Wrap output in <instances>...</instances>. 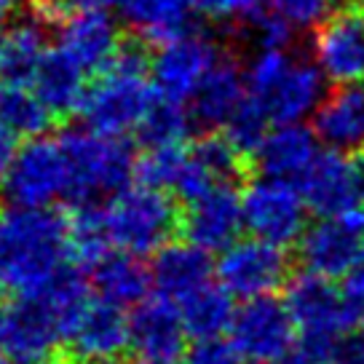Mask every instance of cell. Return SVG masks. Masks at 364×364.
Segmentation results:
<instances>
[{"label": "cell", "instance_id": "obj_3", "mask_svg": "<svg viewBox=\"0 0 364 364\" xmlns=\"http://www.w3.org/2000/svg\"><path fill=\"white\" fill-rule=\"evenodd\" d=\"M70 166L73 204H97L102 196L121 193L136 174L132 148L121 136H107L91 129H68L59 134Z\"/></svg>", "mask_w": 364, "mask_h": 364}, {"label": "cell", "instance_id": "obj_52", "mask_svg": "<svg viewBox=\"0 0 364 364\" xmlns=\"http://www.w3.org/2000/svg\"><path fill=\"white\" fill-rule=\"evenodd\" d=\"M35 3H46V0H35Z\"/></svg>", "mask_w": 364, "mask_h": 364}, {"label": "cell", "instance_id": "obj_9", "mask_svg": "<svg viewBox=\"0 0 364 364\" xmlns=\"http://www.w3.org/2000/svg\"><path fill=\"white\" fill-rule=\"evenodd\" d=\"M217 276L220 284L241 300L273 295L279 287L289 282V255L284 247L260 239L236 241L230 250L220 255Z\"/></svg>", "mask_w": 364, "mask_h": 364}, {"label": "cell", "instance_id": "obj_29", "mask_svg": "<svg viewBox=\"0 0 364 364\" xmlns=\"http://www.w3.org/2000/svg\"><path fill=\"white\" fill-rule=\"evenodd\" d=\"M70 228V257L78 268H97L107 257V247L113 244L105 223V209L97 204H78L73 217L68 220Z\"/></svg>", "mask_w": 364, "mask_h": 364}, {"label": "cell", "instance_id": "obj_25", "mask_svg": "<svg viewBox=\"0 0 364 364\" xmlns=\"http://www.w3.org/2000/svg\"><path fill=\"white\" fill-rule=\"evenodd\" d=\"M83 75L86 73L62 48H54V51L46 54V59L41 62L38 73H35V94L48 107V113L57 115V118L78 113L80 105H83V97L89 91L83 86Z\"/></svg>", "mask_w": 364, "mask_h": 364}, {"label": "cell", "instance_id": "obj_51", "mask_svg": "<svg viewBox=\"0 0 364 364\" xmlns=\"http://www.w3.org/2000/svg\"><path fill=\"white\" fill-rule=\"evenodd\" d=\"M330 3H346V0H330Z\"/></svg>", "mask_w": 364, "mask_h": 364}, {"label": "cell", "instance_id": "obj_46", "mask_svg": "<svg viewBox=\"0 0 364 364\" xmlns=\"http://www.w3.org/2000/svg\"><path fill=\"white\" fill-rule=\"evenodd\" d=\"M6 38H9V33L3 30V19H0V54H3V46H6Z\"/></svg>", "mask_w": 364, "mask_h": 364}, {"label": "cell", "instance_id": "obj_27", "mask_svg": "<svg viewBox=\"0 0 364 364\" xmlns=\"http://www.w3.org/2000/svg\"><path fill=\"white\" fill-rule=\"evenodd\" d=\"M150 282H153L150 271L134 255H107L91 276V284L100 300L118 308L134 306V303L139 306L148 295Z\"/></svg>", "mask_w": 364, "mask_h": 364}, {"label": "cell", "instance_id": "obj_15", "mask_svg": "<svg viewBox=\"0 0 364 364\" xmlns=\"http://www.w3.org/2000/svg\"><path fill=\"white\" fill-rule=\"evenodd\" d=\"M182 233L204 252L230 250L244 228V209L236 188H215L212 193L188 204L182 215Z\"/></svg>", "mask_w": 364, "mask_h": 364}, {"label": "cell", "instance_id": "obj_41", "mask_svg": "<svg viewBox=\"0 0 364 364\" xmlns=\"http://www.w3.org/2000/svg\"><path fill=\"white\" fill-rule=\"evenodd\" d=\"M16 139H14V134L6 129V126H0V182L6 180V174H9V169H11L14 159H16Z\"/></svg>", "mask_w": 364, "mask_h": 364}, {"label": "cell", "instance_id": "obj_22", "mask_svg": "<svg viewBox=\"0 0 364 364\" xmlns=\"http://www.w3.org/2000/svg\"><path fill=\"white\" fill-rule=\"evenodd\" d=\"M153 284L161 297L180 306L182 300L196 295L198 289L212 284V260L209 252H204L196 244H166L161 252H156V260L150 268Z\"/></svg>", "mask_w": 364, "mask_h": 364}, {"label": "cell", "instance_id": "obj_4", "mask_svg": "<svg viewBox=\"0 0 364 364\" xmlns=\"http://www.w3.org/2000/svg\"><path fill=\"white\" fill-rule=\"evenodd\" d=\"M105 223L115 247L126 255H153L166 247L182 217L169 196L159 188H124L105 206Z\"/></svg>", "mask_w": 364, "mask_h": 364}, {"label": "cell", "instance_id": "obj_11", "mask_svg": "<svg viewBox=\"0 0 364 364\" xmlns=\"http://www.w3.org/2000/svg\"><path fill=\"white\" fill-rule=\"evenodd\" d=\"M314 62L335 86L364 83V9L343 6L314 30Z\"/></svg>", "mask_w": 364, "mask_h": 364}, {"label": "cell", "instance_id": "obj_8", "mask_svg": "<svg viewBox=\"0 0 364 364\" xmlns=\"http://www.w3.org/2000/svg\"><path fill=\"white\" fill-rule=\"evenodd\" d=\"M250 97L279 124H303L314 118L318 105L327 97V78L314 59L289 57L262 86L250 91Z\"/></svg>", "mask_w": 364, "mask_h": 364}, {"label": "cell", "instance_id": "obj_33", "mask_svg": "<svg viewBox=\"0 0 364 364\" xmlns=\"http://www.w3.org/2000/svg\"><path fill=\"white\" fill-rule=\"evenodd\" d=\"M185 164H188V150L182 148L148 150L142 159L136 161L139 185L159 188V191H174L182 171H185Z\"/></svg>", "mask_w": 364, "mask_h": 364}, {"label": "cell", "instance_id": "obj_37", "mask_svg": "<svg viewBox=\"0 0 364 364\" xmlns=\"http://www.w3.org/2000/svg\"><path fill=\"white\" fill-rule=\"evenodd\" d=\"M182 364H239V353L230 343L220 341H196L191 351L185 353Z\"/></svg>", "mask_w": 364, "mask_h": 364}, {"label": "cell", "instance_id": "obj_42", "mask_svg": "<svg viewBox=\"0 0 364 364\" xmlns=\"http://www.w3.org/2000/svg\"><path fill=\"white\" fill-rule=\"evenodd\" d=\"M348 161H351L353 191H356L359 206H364V150H362V153H353V156H348Z\"/></svg>", "mask_w": 364, "mask_h": 364}, {"label": "cell", "instance_id": "obj_23", "mask_svg": "<svg viewBox=\"0 0 364 364\" xmlns=\"http://www.w3.org/2000/svg\"><path fill=\"white\" fill-rule=\"evenodd\" d=\"M247 100V75L233 59H223L191 100V115L201 129H225Z\"/></svg>", "mask_w": 364, "mask_h": 364}, {"label": "cell", "instance_id": "obj_26", "mask_svg": "<svg viewBox=\"0 0 364 364\" xmlns=\"http://www.w3.org/2000/svg\"><path fill=\"white\" fill-rule=\"evenodd\" d=\"M46 19L38 11L24 16L9 30L0 54V80L27 86L46 59Z\"/></svg>", "mask_w": 364, "mask_h": 364}, {"label": "cell", "instance_id": "obj_40", "mask_svg": "<svg viewBox=\"0 0 364 364\" xmlns=\"http://www.w3.org/2000/svg\"><path fill=\"white\" fill-rule=\"evenodd\" d=\"M51 3L62 16V11H107L110 6H118L121 0H51Z\"/></svg>", "mask_w": 364, "mask_h": 364}, {"label": "cell", "instance_id": "obj_47", "mask_svg": "<svg viewBox=\"0 0 364 364\" xmlns=\"http://www.w3.org/2000/svg\"><path fill=\"white\" fill-rule=\"evenodd\" d=\"M136 364H174V362H166V359H139Z\"/></svg>", "mask_w": 364, "mask_h": 364}, {"label": "cell", "instance_id": "obj_53", "mask_svg": "<svg viewBox=\"0 0 364 364\" xmlns=\"http://www.w3.org/2000/svg\"><path fill=\"white\" fill-rule=\"evenodd\" d=\"M247 364H252V362H247Z\"/></svg>", "mask_w": 364, "mask_h": 364}, {"label": "cell", "instance_id": "obj_18", "mask_svg": "<svg viewBox=\"0 0 364 364\" xmlns=\"http://www.w3.org/2000/svg\"><path fill=\"white\" fill-rule=\"evenodd\" d=\"M73 364H94L118 359L126 346H132V321L124 308L97 300L80 316L75 332L70 335Z\"/></svg>", "mask_w": 364, "mask_h": 364}, {"label": "cell", "instance_id": "obj_16", "mask_svg": "<svg viewBox=\"0 0 364 364\" xmlns=\"http://www.w3.org/2000/svg\"><path fill=\"white\" fill-rule=\"evenodd\" d=\"M316 132L306 124H279L268 132L257 153L252 156V164L260 177L289 185H300L308 169L314 166L318 148Z\"/></svg>", "mask_w": 364, "mask_h": 364}, {"label": "cell", "instance_id": "obj_36", "mask_svg": "<svg viewBox=\"0 0 364 364\" xmlns=\"http://www.w3.org/2000/svg\"><path fill=\"white\" fill-rule=\"evenodd\" d=\"M193 11L204 14L209 19H223V22H250L255 14L265 9V0H188Z\"/></svg>", "mask_w": 364, "mask_h": 364}, {"label": "cell", "instance_id": "obj_6", "mask_svg": "<svg viewBox=\"0 0 364 364\" xmlns=\"http://www.w3.org/2000/svg\"><path fill=\"white\" fill-rule=\"evenodd\" d=\"M230 346L252 364H279L295 353L297 324L282 297L265 295L244 300L230 324Z\"/></svg>", "mask_w": 364, "mask_h": 364}, {"label": "cell", "instance_id": "obj_44", "mask_svg": "<svg viewBox=\"0 0 364 364\" xmlns=\"http://www.w3.org/2000/svg\"><path fill=\"white\" fill-rule=\"evenodd\" d=\"M279 364H311V362H308V359H306V356H303V353H292V356H287V359H284V362H279Z\"/></svg>", "mask_w": 364, "mask_h": 364}, {"label": "cell", "instance_id": "obj_32", "mask_svg": "<svg viewBox=\"0 0 364 364\" xmlns=\"http://www.w3.org/2000/svg\"><path fill=\"white\" fill-rule=\"evenodd\" d=\"M191 156L217 188H236L244 177V156L230 145L228 136L206 134L191 148Z\"/></svg>", "mask_w": 364, "mask_h": 364}, {"label": "cell", "instance_id": "obj_21", "mask_svg": "<svg viewBox=\"0 0 364 364\" xmlns=\"http://www.w3.org/2000/svg\"><path fill=\"white\" fill-rule=\"evenodd\" d=\"M132 346L142 359H166L171 362L185 343V321L180 306L166 297H148L132 314Z\"/></svg>", "mask_w": 364, "mask_h": 364}, {"label": "cell", "instance_id": "obj_28", "mask_svg": "<svg viewBox=\"0 0 364 364\" xmlns=\"http://www.w3.org/2000/svg\"><path fill=\"white\" fill-rule=\"evenodd\" d=\"M180 314L185 330L196 341H215L225 330H230L236 306L233 295L223 284H206L196 295L180 303Z\"/></svg>", "mask_w": 364, "mask_h": 364}, {"label": "cell", "instance_id": "obj_10", "mask_svg": "<svg viewBox=\"0 0 364 364\" xmlns=\"http://www.w3.org/2000/svg\"><path fill=\"white\" fill-rule=\"evenodd\" d=\"M223 62V51L215 38L204 33H188L161 46L153 59V86L156 94L171 102H188L201 89L206 75Z\"/></svg>", "mask_w": 364, "mask_h": 364}, {"label": "cell", "instance_id": "obj_14", "mask_svg": "<svg viewBox=\"0 0 364 364\" xmlns=\"http://www.w3.org/2000/svg\"><path fill=\"white\" fill-rule=\"evenodd\" d=\"M65 338L54 314L38 295L0 297V353L9 359L51 356Z\"/></svg>", "mask_w": 364, "mask_h": 364}, {"label": "cell", "instance_id": "obj_31", "mask_svg": "<svg viewBox=\"0 0 364 364\" xmlns=\"http://www.w3.org/2000/svg\"><path fill=\"white\" fill-rule=\"evenodd\" d=\"M193 124V115L191 110L182 107V102H171V100L159 97L145 115V121L139 124V139L148 150L182 148Z\"/></svg>", "mask_w": 364, "mask_h": 364}, {"label": "cell", "instance_id": "obj_5", "mask_svg": "<svg viewBox=\"0 0 364 364\" xmlns=\"http://www.w3.org/2000/svg\"><path fill=\"white\" fill-rule=\"evenodd\" d=\"M0 193L19 209H48L54 201L70 196V166L65 148L57 139L35 136L19 148Z\"/></svg>", "mask_w": 364, "mask_h": 364}, {"label": "cell", "instance_id": "obj_2", "mask_svg": "<svg viewBox=\"0 0 364 364\" xmlns=\"http://www.w3.org/2000/svg\"><path fill=\"white\" fill-rule=\"evenodd\" d=\"M156 100L153 59L139 41H129L121 43L110 65L100 73V80L86 91L78 113L91 132L124 136L139 129Z\"/></svg>", "mask_w": 364, "mask_h": 364}, {"label": "cell", "instance_id": "obj_17", "mask_svg": "<svg viewBox=\"0 0 364 364\" xmlns=\"http://www.w3.org/2000/svg\"><path fill=\"white\" fill-rule=\"evenodd\" d=\"M311 129L327 150L353 156L364 150V83L335 86L311 118Z\"/></svg>", "mask_w": 364, "mask_h": 364}, {"label": "cell", "instance_id": "obj_20", "mask_svg": "<svg viewBox=\"0 0 364 364\" xmlns=\"http://www.w3.org/2000/svg\"><path fill=\"white\" fill-rule=\"evenodd\" d=\"M59 48L68 54L83 73H102L115 51L121 48L118 27L107 11L73 14L59 27Z\"/></svg>", "mask_w": 364, "mask_h": 364}, {"label": "cell", "instance_id": "obj_48", "mask_svg": "<svg viewBox=\"0 0 364 364\" xmlns=\"http://www.w3.org/2000/svg\"><path fill=\"white\" fill-rule=\"evenodd\" d=\"M94 364H121V359H107V362H94Z\"/></svg>", "mask_w": 364, "mask_h": 364}, {"label": "cell", "instance_id": "obj_43", "mask_svg": "<svg viewBox=\"0 0 364 364\" xmlns=\"http://www.w3.org/2000/svg\"><path fill=\"white\" fill-rule=\"evenodd\" d=\"M6 364H65L57 356H33V359H9Z\"/></svg>", "mask_w": 364, "mask_h": 364}, {"label": "cell", "instance_id": "obj_7", "mask_svg": "<svg viewBox=\"0 0 364 364\" xmlns=\"http://www.w3.org/2000/svg\"><path fill=\"white\" fill-rule=\"evenodd\" d=\"M244 228L252 239L268 241L276 247L297 244L308 228V204L300 188L289 182L257 177L241 196Z\"/></svg>", "mask_w": 364, "mask_h": 364}, {"label": "cell", "instance_id": "obj_35", "mask_svg": "<svg viewBox=\"0 0 364 364\" xmlns=\"http://www.w3.org/2000/svg\"><path fill=\"white\" fill-rule=\"evenodd\" d=\"M273 14H279L292 30H316L330 16V0H265Z\"/></svg>", "mask_w": 364, "mask_h": 364}, {"label": "cell", "instance_id": "obj_19", "mask_svg": "<svg viewBox=\"0 0 364 364\" xmlns=\"http://www.w3.org/2000/svg\"><path fill=\"white\" fill-rule=\"evenodd\" d=\"M297 188L308 209L318 217H343L362 209L353 191L351 161L335 150H321Z\"/></svg>", "mask_w": 364, "mask_h": 364}, {"label": "cell", "instance_id": "obj_13", "mask_svg": "<svg viewBox=\"0 0 364 364\" xmlns=\"http://www.w3.org/2000/svg\"><path fill=\"white\" fill-rule=\"evenodd\" d=\"M364 250L362 212L356 209L343 217H318L297 241V257L303 271L324 279H343L353 268Z\"/></svg>", "mask_w": 364, "mask_h": 364}, {"label": "cell", "instance_id": "obj_34", "mask_svg": "<svg viewBox=\"0 0 364 364\" xmlns=\"http://www.w3.org/2000/svg\"><path fill=\"white\" fill-rule=\"evenodd\" d=\"M268 113L262 110L255 100H247V102L239 107V113L230 118V124L225 126V136L230 139V145L239 150L244 159H250L257 153V148L262 145V139L268 136Z\"/></svg>", "mask_w": 364, "mask_h": 364}, {"label": "cell", "instance_id": "obj_12", "mask_svg": "<svg viewBox=\"0 0 364 364\" xmlns=\"http://www.w3.org/2000/svg\"><path fill=\"white\" fill-rule=\"evenodd\" d=\"M284 303L295 318L297 332L306 338H338L343 332H351L356 324L341 287L311 271L289 276L284 284Z\"/></svg>", "mask_w": 364, "mask_h": 364}, {"label": "cell", "instance_id": "obj_30", "mask_svg": "<svg viewBox=\"0 0 364 364\" xmlns=\"http://www.w3.org/2000/svg\"><path fill=\"white\" fill-rule=\"evenodd\" d=\"M48 124L51 113L35 91L22 83L0 80V126H6L14 136H41Z\"/></svg>", "mask_w": 364, "mask_h": 364}, {"label": "cell", "instance_id": "obj_49", "mask_svg": "<svg viewBox=\"0 0 364 364\" xmlns=\"http://www.w3.org/2000/svg\"><path fill=\"white\" fill-rule=\"evenodd\" d=\"M359 212H362V225H364V206H362V209H359Z\"/></svg>", "mask_w": 364, "mask_h": 364}, {"label": "cell", "instance_id": "obj_50", "mask_svg": "<svg viewBox=\"0 0 364 364\" xmlns=\"http://www.w3.org/2000/svg\"><path fill=\"white\" fill-rule=\"evenodd\" d=\"M359 324H362V332H364V314H362V321H359Z\"/></svg>", "mask_w": 364, "mask_h": 364}, {"label": "cell", "instance_id": "obj_1", "mask_svg": "<svg viewBox=\"0 0 364 364\" xmlns=\"http://www.w3.org/2000/svg\"><path fill=\"white\" fill-rule=\"evenodd\" d=\"M68 220L51 209H0V297L38 295L65 271Z\"/></svg>", "mask_w": 364, "mask_h": 364}, {"label": "cell", "instance_id": "obj_39", "mask_svg": "<svg viewBox=\"0 0 364 364\" xmlns=\"http://www.w3.org/2000/svg\"><path fill=\"white\" fill-rule=\"evenodd\" d=\"M327 364H364V332H343Z\"/></svg>", "mask_w": 364, "mask_h": 364}, {"label": "cell", "instance_id": "obj_38", "mask_svg": "<svg viewBox=\"0 0 364 364\" xmlns=\"http://www.w3.org/2000/svg\"><path fill=\"white\" fill-rule=\"evenodd\" d=\"M341 292H343V300H346L348 311H351V316L356 318V321H362V314H364V250H362V255H359V260L353 262L351 271L343 276Z\"/></svg>", "mask_w": 364, "mask_h": 364}, {"label": "cell", "instance_id": "obj_45", "mask_svg": "<svg viewBox=\"0 0 364 364\" xmlns=\"http://www.w3.org/2000/svg\"><path fill=\"white\" fill-rule=\"evenodd\" d=\"M14 0H0V19H6V14L11 11Z\"/></svg>", "mask_w": 364, "mask_h": 364}, {"label": "cell", "instance_id": "obj_24", "mask_svg": "<svg viewBox=\"0 0 364 364\" xmlns=\"http://www.w3.org/2000/svg\"><path fill=\"white\" fill-rule=\"evenodd\" d=\"M121 16L142 41L166 46L182 35L193 33L188 0H121Z\"/></svg>", "mask_w": 364, "mask_h": 364}]
</instances>
